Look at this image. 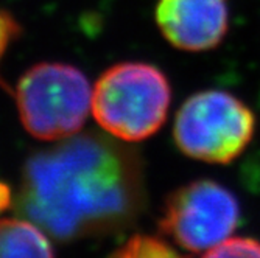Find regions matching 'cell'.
Returning <instances> with one entry per match:
<instances>
[{"label":"cell","instance_id":"obj_1","mask_svg":"<svg viewBox=\"0 0 260 258\" xmlns=\"http://www.w3.org/2000/svg\"><path fill=\"white\" fill-rule=\"evenodd\" d=\"M144 204L134 153L87 132L33 154L23 168L17 210L61 241L119 230Z\"/></svg>","mask_w":260,"mask_h":258},{"label":"cell","instance_id":"obj_2","mask_svg":"<svg viewBox=\"0 0 260 258\" xmlns=\"http://www.w3.org/2000/svg\"><path fill=\"white\" fill-rule=\"evenodd\" d=\"M170 103L169 78L148 62L109 67L92 92L93 119L123 142H140L156 134L167 120Z\"/></svg>","mask_w":260,"mask_h":258},{"label":"cell","instance_id":"obj_3","mask_svg":"<svg viewBox=\"0 0 260 258\" xmlns=\"http://www.w3.org/2000/svg\"><path fill=\"white\" fill-rule=\"evenodd\" d=\"M16 106L28 134L39 140H64L81 131L92 110V90L80 68L41 62L17 83Z\"/></svg>","mask_w":260,"mask_h":258},{"label":"cell","instance_id":"obj_4","mask_svg":"<svg viewBox=\"0 0 260 258\" xmlns=\"http://www.w3.org/2000/svg\"><path fill=\"white\" fill-rule=\"evenodd\" d=\"M255 115L226 90H203L188 97L175 117L173 138L182 154L207 163H229L249 145Z\"/></svg>","mask_w":260,"mask_h":258},{"label":"cell","instance_id":"obj_5","mask_svg":"<svg viewBox=\"0 0 260 258\" xmlns=\"http://www.w3.org/2000/svg\"><path fill=\"white\" fill-rule=\"evenodd\" d=\"M239 221L240 204L235 195L212 179H198L167 198L159 229L181 249L197 253L231 238Z\"/></svg>","mask_w":260,"mask_h":258},{"label":"cell","instance_id":"obj_6","mask_svg":"<svg viewBox=\"0 0 260 258\" xmlns=\"http://www.w3.org/2000/svg\"><path fill=\"white\" fill-rule=\"evenodd\" d=\"M154 16L162 36L184 52L215 49L229 30L228 0H157Z\"/></svg>","mask_w":260,"mask_h":258},{"label":"cell","instance_id":"obj_7","mask_svg":"<svg viewBox=\"0 0 260 258\" xmlns=\"http://www.w3.org/2000/svg\"><path fill=\"white\" fill-rule=\"evenodd\" d=\"M0 258H55L52 244L30 219H0Z\"/></svg>","mask_w":260,"mask_h":258},{"label":"cell","instance_id":"obj_8","mask_svg":"<svg viewBox=\"0 0 260 258\" xmlns=\"http://www.w3.org/2000/svg\"><path fill=\"white\" fill-rule=\"evenodd\" d=\"M111 258H188L172 244L153 235H133L117 249Z\"/></svg>","mask_w":260,"mask_h":258},{"label":"cell","instance_id":"obj_9","mask_svg":"<svg viewBox=\"0 0 260 258\" xmlns=\"http://www.w3.org/2000/svg\"><path fill=\"white\" fill-rule=\"evenodd\" d=\"M203 258H260V241L248 237L228 238L209 249Z\"/></svg>","mask_w":260,"mask_h":258},{"label":"cell","instance_id":"obj_10","mask_svg":"<svg viewBox=\"0 0 260 258\" xmlns=\"http://www.w3.org/2000/svg\"><path fill=\"white\" fill-rule=\"evenodd\" d=\"M20 34H22V27L14 19V16L5 10H0V62H2L4 56L7 55L10 45L16 39H19ZM0 87L10 90V87L7 86L2 77H0Z\"/></svg>","mask_w":260,"mask_h":258}]
</instances>
